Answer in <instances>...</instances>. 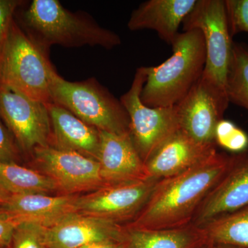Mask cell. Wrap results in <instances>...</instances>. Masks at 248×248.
Masks as SVG:
<instances>
[{
    "label": "cell",
    "instance_id": "ac0fdd59",
    "mask_svg": "<svg viewBox=\"0 0 248 248\" xmlns=\"http://www.w3.org/2000/svg\"><path fill=\"white\" fill-rule=\"evenodd\" d=\"M77 199L73 196L51 197L45 194L11 195L1 208L26 221L38 222L48 228L76 212Z\"/></svg>",
    "mask_w": 248,
    "mask_h": 248
},
{
    "label": "cell",
    "instance_id": "1f68e13d",
    "mask_svg": "<svg viewBox=\"0 0 248 248\" xmlns=\"http://www.w3.org/2000/svg\"><path fill=\"white\" fill-rule=\"evenodd\" d=\"M198 248H212V245L206 243V244L202 245V246H200V247H199Z\"/></svg>",
    "mask_w": 248,
    "mask_h": 248
},
{
    "label": "cell",
    "instance_id": "7a4b0ae2",
    "mask_svg": "<svg viewBox=\"0 0 248 248\" xmlns=\"http://www.w3.org/2000/svg\"><path fill=\"white\" fill-rule=\"evenodd\" d=\"M22 6L16 19L37 45L49 53L50 47L84 46L110 50L122 44L120 36L104 29L84 11L73 12L58 0H33Z\"/></svg>",
    "mask_w": 248,
    "mask_h": 248
},
{
    "label": "cell",
    "instance_id": "d6986e66",
    "mask_svg": "<svg viewBox=\"0 0 248 248\" xmlns=\"http://www.w3.org/2000/svg\"><path fill=\"white\" fill-rule=\"evenodd\" d=\"M125 230L126 248H198L207 243L202 228L192 223L174 229Z\"/></svg>",
    "mask_w": 248,
    "mask_h": 248
},
{
    "label": "cell",
    "instance_id": "836d02e7",
    "mask_svg": "<svg viewBox=\"0 0 248 248\" xmlns=\"http://www.w3.org/2000/svg\"></svg>",
    "mask_w": 248,
    "mask_h": 248
},
{
    "label": "cell",
    "instance_id": "e0dca14e",
    "mask_svg": "<svg viewBox=\"0 0 248 248\" xmlns=\"http://www.w3.org/2000/svg\"><path fill=\"white\" fill-rule=\"evenodd\" d=\"M51 124L52 146L76 152L97 161L99 130L55 103L46 104Z\"/></svg>",
    "mask_w": 248,
    "mask_h": 248
},
{
    "label": "cell",
    "instance_id": "4dcf8cb0",
    "mask_svg": "<svg viewBox=\"0 0 248 248\" xmlns=\"http://www.w3.org/2000/svg\"><path fill=\"white\" fill-rule=\"evenodd\" d=\"M212 248H241L235 247V246H228V245H212Z\"/></svg>",
    "mask_w": 248,
    "mask_h": 248
},
{
    "label": "cell",
    "instance_id": "44dd1931",
    "mask_svg": "<svg viewBox=\"0 0 248 248\" xmlns=\"http://www.w3.org/2000/svg\"><path fill=\"white\" fill-rule=\"evenodd\" d=\"M0 186L11 195L46 194L57 190L51 178L15 162L0 161Z\"/></svg>",
    "mask_w": 248,
    "mask_h": 248
},
{
    "label": "cell",
    "instance_id": "ba28073f",
    "mask_svg": "<svg viewBox=\"0 0 248 248\" xmlns=\"http://www.w3.org/2000/svg\"><path fill=\"white\" fill-rule=\"evenodd\" d=\"M0 118L21 151L50 146L51 124L46 104L0 86Z\"/></svg>",
    "mask_w": 248,
    "mask_h": 248
},
{
    "label": "cell",
    "instance_id": "f546056e",
    "mask_svg": "<svg viewBox=\"0 0 248 248\" xmlns=\"http://www.w3.org/2000/svg\"><path fill=\"white\" fill-rule=\"evenodd\" d=\"M11 195V194L0 186V207L7 202Z\"/></svg>",
    "mask_w": 248,
    "mask_h": 248
},
{
    "label": "cell",
    "instance_id": "d6a6232c",
    "mask_svg": "<svg viewBox=\"0 0 248 248\" xmlns=\"http://www.w3.org/2000/svg\"><path fill=\"white\" fill-rule=\"evenodd\" d=\"M0 248H10V246H0Z\"/></svg>",
    "mask_w": 248,
    "mask_h": 248
},
{
    "label": "cell",
    "instance_id": "9c48e42d",
    "mask_svg": "<svg viewBox=\"0 0 248 248\" xmlns=\"http://www.w3.org/2000/svg\"><path fill=\"white\" fill-rule=\"evenodd\" d=\"M160 179L111 184L78 197L76 212L118 223L135 218L145 206Z\"/></svg>",
    "mask_w": 248,
    "mask_h": 248
},
{
    "label": "cell",
    "instance_id": "30bf717a",
    "mask_svg": "<svg viewBox=\"0 0 248 248\" xmlns=\"http://www.w3.org/2000/svg\"><path fill=\"white\" fill-rule=\"evenodd\" d=\"M37 162L58 188L73 193L95 190L107 186L101 174L100 165L96 159L76 152L52 146L34 150Z\"/></svg>",
    "mask_w": 248,
    "mask_h": 248
},
{
    "label": "cell",
    "instance_id": "7402d4cb",
    "mask_svg": "<svg viewBox=\"0 0 248 248\" xmlns=\"http://www.w3.org/2000/svg\"><path fill=\"white\" fill-rule=\"evenodd\" d=\"M226 93L230 103L248 110V46L233 43Z\"/></svg>",
    "mask_w": 248,
    "mask_h": 248
},
{
    "label": "cell",
    "instance_id": "ffe728a7",
    "mask_svg": "<svg viewBox=\"0 0 248 248\" xmlns=\"http://www.w3.org/2000/svg\"><path fill=\"white\" fill-rule=\"evenodd\" d=\"M200 228L209 244L248 248V204Z\"/></svg>",
    "mask_w": 248,
    "mask_h": 248
},
{
    "label": "cell",
    "instance_id": "5b68a950",
    "mask_svg": "<svg viewBox=\"0 0 248 248\" xmlns=\"http://www.w3.org/2000/svg\"><path fill=\"white\" fill-rule=\"evenodd\" d=\"M50 96L52 102L98 130L130 133L128 113L120 100L94 78L70 81L55 71L50 81Z\"/></svg>",
    "mask_w": 248,
    "mask_h": 248
},
{
    "label": "cell",
    "instance_id": "6da1fadb",
    "mask_svg": "<svg viewBox=\"0 0 248 248\" xmlns=\"http://www.w3.org/2000/svg\"><path fill=\"white\" fill-rule=\"evenodd\" d=\"M232 162V155L217 153L197 167L160 179L145 206L126 228L168 230L190 224Z\"/></svg>",
    "mask_w": 248,
    "mask_h": 248
},
{
    "label": "cell",
    "instance_id": "4316f807",
    "mask_svg": "<svg viewBox=\"0 0 248 248\" xmlns=\"http://www.w3.org/2000/svg\"><path fill=\"white\" fill-rule=\"evenodd\" d=\"M20 151L12 134L0 118V161L16 163Z\"/></svg>",
    "mask_w": 248,
    "mask_h": 248
},
{
    "label": "cell",
    "instance_id": "52a82bcc",
    "mask_svg": "<svg viewBox=\"0 0 248 248\" xmlns=\"http://www.w3.org/2000/svg\"><path fill=\"white\" fill-rule=\"evenodd\" d=\"M146 78L145 67L138 68L130 89L120 99L130 120V137L145 163L171 135L180 130L175 106L151 108L142 102L141 91Z\"/></svg>",
    "mask_w": 248,
    "mask_h": 248
},
{
    "label": "cell",
    "instance_id": "7c38bea8",
    "mask_svg": "<svg viewBox=\"0 0 248 248\" xmlns=\"http://www.w3.org/2000/svg\"><path fill=\"white\" fill-rule=\"evenodd\" d=\"M248 204V150L232 155V162L197 210L192 224L202 227Z\"/></svg>",
    "mask_w": 248,
    "mask_h": 248
},
{
    "label": "cell",
    "instance_id": "603a6c76",
    "mask_svg": "<svg viewBox=\"0 0 248 248\" xmlns=\"http://www.w3.org/2000/svg\"><path fill=\"white\" fill-rule=\"evenodd\" d=\"M216 144L235 154L248 151V135L231 121L221 120L215 129Z\"/></svg>",
    "mask_w": 248,
    "mask_h": 248
},
{
    "label": "cell",
    "instance_id": "277c9868",
    "mask_svg": "<svg viewBox=\"0 0 248 248\" xmlns=\"http://www.w3.org/2000/svg\"><path fill=\"white\" fill-rule=\"evenodd\" d=\"M55 71L49 53L29 37L15 18L0 55V86L48 104L52 103L50 81Z\"/></svg>",
    "mask_w": 248,
    "mask_h": 248
},
{
    "label": "cell",
    "instance_id": "9a60e30c",
    "mask_svg": "<svg viewBox=\"0 0 248 248\" xmlns=\"http://www.w3.org/2000/svg\"><path fill=\"white\" fill-rule=\"evenodd\" d=\"M99 136L100 146L97 161L107 185L151 178L130 133L115 134L99 130Z\"/></svg>",
    "mask_w": 248,
    "mask_h": 248
},
{
    "label": "cell",
    "instance_id": "5bb4252c",
    "mask_svg": "<svg viewBox=\"0 0 248 248\" xmlns=\"http://www.w3.org/2000/svg\"><path fill=\"white\" fill-rule=\"evenodd\" d=\"M217 153L216 144H203L177 130L146 163L150 177L166 179L197 167Z\"/></svg>",
    "mask_w": 248,
    "mask_h": 248
},
{
    "label": "cell",
    "instance_id": "2e32d148",
    "mask_svg": "<svg viewBox=\"0 0 248 248\" xmlns=\"http://www.w3.org/2000/svg\"><path fill=\"white\" fill-rule=\"evenodd\" d=\"M197 0H148L134 10L128 22L132 31L151 29L161 40L172 45L179 28Z\"/></svg>",
    "mask_w": 248,
    "mask_h": 248
},
{
    "label": "cell",
    "instance_id": "f1b7e54d",
    "mask_svg": "<svg viewBox=\"0 0 248 248\" xmlns=\"http://www.w3.org/2000/svg\"><path fill=\"white\" fill-rule=\"evenodd\" d=\"M79 248H125V243L96 242L85 245Z\"/></svg>",
    "mask_w": 248,
    "mask_h": 248
},
{
    "label": "cell",
    "instance_id": "484cf974",
    "mask_svg": "<svg viewBox=\"0 0 248 248\" xmlns=\"http://www.w3.org/2000/svg\"><path fill=\"white\" fill-rule=\"evenodd\" d=\"M26 3L22 0H0V55L16 14Z\"/></svg>",
    "mask_w": 248,
    "mask_h": 248
},
{
    "label": "cell",
    "instance_id": "cb8c5ba5",
    "mask_svg": "<svg viewBox=\"0 0 248 248\" xmlns=\"http://www.w3.org/2000/svg\"><path fill=\"white\" fill-rule=\"evenodd\" d=\"M46 227L36 221L22 222L15 230L10 248H48Z\"/></svg>",
    "mask_w": 248,
    "mask_h": 248
},
{
    "label": "cell",
    "instance_id": "8fae6325",
    "mask_svg": "<svg viewBox=\"0 0 248 248\" xmlns=\"http://www.w3.org/2000/svg\"><path fill=\"white\" fill-rule=\"evenodd\" d=\"M125 228L91 215L72 213L46 228L48 248H79L92 243H125Z\"/></svg>",
    "mask_w": 248,
    "mask_h": 248
},
{
    "label": "cell",
    "instance_id": "83f0119b",
    "mask_svg": "<svg viewBox=\"0 0 248 248\" xmlns=\"http://www.w3.org/2000/svg\"><path fill=\"white\" fill-rule=\"evenodd\" d=\"M22 217L10 213L0 207V246H9L16 228L22 222Z\"/></svg>",
    "mask_w": 248,
    "mask_h": 248
},
{
    "label": "cell",
    "instance_id": "d4e9b609",
    "mask_svg": "<svg viewBox=\"0 0 248 248\" xmlns=\"http://www.w3.org/2000/svg\"><path fill=\"white\" fill-rule=\"evenodd\" d=\"M228 27L232 37L248 33V0H225Z\"/></svg>",
    "mask_w": 248,
    "mask_h": 248
},
{
    "label": "cell",
    "instance_id": "8992f818",
    "mask_svg": "<svg viewBox=\"0 0 248 248\" xmlns=\"http://www.w3.org/2000/svg\"><path fill=\"white\" fill-rule=\"evenodd\" d=\"M183 32L198 29L205 45V63L201 79L228 108L227 78L232 53V37L230 32L223 0H197L182 23Z\"/></svg>",
    "mask_w": 248,
    "mask_h": 248
},
{
    "label": "cell",
    "instance_id": "3957f363",
    "mask_svg": "<svg viewBox=\"0 0 248 248\" xmlns=\"http://www.w3.org/2000/svg\"><path fill=\"white\" fill-rule=\"evenodd\" d=\"M171 46L170 58L159 66L145 67L147 78L141 99L147 107L177 105L203 73L205 45L202 31L193 29L179 32Z\"/></svg>",
    "mask_w": 248,
    "mask_h": 248
},
{
    "label": "cell",
    "instance_id": "4fadbf2b",
    "mask_svg": "<svg viewBox=\"0 0 248 248\" xmlns=\"http://www.w3.org/2000/svg\"><path fill=\"white\" fill-rule=\"evenodd\" d=\"M175 107L181 130L199 143L216 144L215 129L226 109L201 78Z\"/></svg>",
    "mask_w": 248,
    "mask_h": 248
}]
</instances>
